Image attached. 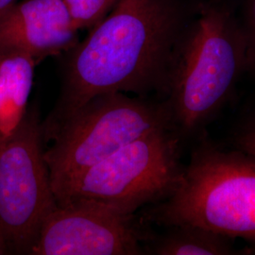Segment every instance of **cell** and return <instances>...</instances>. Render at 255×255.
I'll return each mask as SVG.
<instances>
[{
    "instance_id": "7",
    "label": "cell",
    "mask_w": 255,
    "mask_h": 255,
    "mask_svg": "<svg viewBox=\"0 0 255 255\" xmlns=\"http://www.w3.org/2000/svg\"><path fill=\"white\" fill-rule=\"evenodd\" d=\"M147 237L133 217L89 201H71L46 218L29 255H145Z\"/></svg>"
},
{
    "instance_id": "14",
    "label": "cell",
    "mask_w": 255,
    "mask_h": 255,
    "mask_svg": "<svg viewBox=\"0 0 255 255\" xmlns=\"http://www.w3.org/2000/svg\"><path fill=\"white\" fill-rule=\"evenodd\" d=\"M9 254H12V252L9 246L8 238L6 237L3 229L0 226V255Z\"/></svg>"
},
{
    "instance_id": "8",
    "label": "cell",
    "mask_w": 255,
    "mask_h": 255,
    "mask_svg": "<svg viewBox=\"0 0 255 255\" xmlns=\"http://www.w3.org/2000/svg\"><path fill=\"white\" fill-rule=\"evenodd\" d=\"M79 31L63 0H19L0 21V51H21L38 64L70 50Z\"/></svg>"
},
{
    "instance_id": "12",
    "label": "cell",
    "mask_w": 255,
    "mask_h": 255,
    "mask_svg": "<svg viewBox=\"0 0 255 255\" xmlns=\"http://www.w3.org/2000/svg\"><path fill=\"white\" fill-rule=\"evenodd\" d=\"M246 42V73L255 80V0H245L238 15Z\"/></svg>"
},
{
    "instance_id": "3",
    "label": "cell",
    "mask_w": 255,
    "mask_h": 255,
    "mask_svg": "<svg viewBox=\"0 0 255 255\" xmlns=\"http://www.w3.org/2000/svg\"><path fill=\"white\" fill-rule=\"evenodd\" d=\"M148 220L191 224L255 245V157L207 140L192 152L175 191L152 204Z\"/></svg>"
},
{
    "instance_id": "11",
    "label": "cell",
    "mask_w": 255,
    "mask_h": 255,
    "mask_svg": "<svg viewBox=\"0 0 255 255\" xmlns=\"http://www.w3.org/2000/svg\"><path fill=\"white\" fill-rule=\"evenodd\" d=\"M79 30L90 29L108 15L119 0H63Z\"/></svg>"
},
{
    "instance_id": "4",
    "label": "cell",
    "mask_w": 255,
    "mask_h": 255,
    "mask_svg": "<svg viewBox=\"0 0 255 255\" xmlns=\"http://www.w3.org/2000/svg\"><path fill=\"white\" fill-rule=\"evenodd\" d=\"M172 128L164 101L108 93L86 102L65 121L45 150L56 200L95 164L156 129Z\"/></svg>"
},
{
    "instance_id": "5",
    "label": "cell",
    "mask_w": 255,
    "mask_h": 255,
    "mask_svg": "<svg viewBox=\"0 0 255 255\" xmlns=\"http://www.w3.org/2000/svg\"><path fill=\"white\" fill-rule=\"evenodd\" d=\"M182 138L172 128L150 131L120 147L76 179L58 205L89 201L131 218L167 199L182 180Z\"/></svg>"
},
{
    "instance_id": "9",
    "label": "cell",
    "mask_w": 255,
    "mask_h": 255,
    "mask_svg": "<svg viewBox=\"0 0 255 255\" xmlns=\"http://www.w3.org/2000/svg\"><path fill=\"white\" fill-rule=\"evenodd\" d=\"M36 64L24 52L0 51V142L15 130L27 113Z\"/></svg>"
},
{
    "instance_id": "15",
    "label": "cell",
    "mask_w": 255,
    "mask_h": 255,
    "mask_svg": "<svg viewBox=\"0 0 255 255\" xmlns=\"http://www.w3.org/2000/svg\"><path fill=\"white\" fill-rule=\"evenodd\" d=\"M19 0H0V21Z\"/></svg>"
},
{
    "instance_id": "1",
    "label": "cell",
    "mask_w": 255,
    "mask_h": 255,
    "mask_svg": "<svg viewBox=\"0 0 255 255\" xmlns=\"http://www.w3.org/2000/svg\"><path fill=\"white\" fill-rule=\"evenodd\" d=\"M189 21L181 0H119L66 52L60 95L42 122L45 142L97 96H163L175 48Z\"/></svg>"
},
{
    "instance_id": "2",
    "label": "cell",
    "mask_w": 255,
    "mask_h": 255,
    "mask_svg": "<svg viewBox=\"0 0 255 255\" xmlns=\"http://www.w3.org/2000/svg\"><path fill=\"white\" fill-rule=\"evenodd\" d=\"M197 8L175 48L163 95L182 139L201 133L246 73V42L234 9L218 0Z\"/></svg>"
},
{
    "instance_id": "6",
    "label": "cell",
    "mask_w": 255,
    "mask_h": 255,
    "mask_svg": "<svg viewBox=\"0 0 255 255\" xmlns=\"http://www.w3.org/2000/svg\"><path fill=\"white\" fill-rule=\"evenodd\" d=\"M44 143L34 105L0 142V226L15 255H30L46 218L58 206Z\"/></svg>"
},
{
    "instance_id": "10",
    "label": "cell",
    "mask_w": 255,
    "mask_h": 255,
    "mask_svg": "<svg viewBox=\"0 0 255 255\" xmlns=\"http://www.w3.org/2000/svg\"><path fill=\"white\" fill-rule=\"evenodd\" d=\"M162 235L148 237L144 242L145 255H232L255 254V249L239 250L232 237L191 224L164 227Z\"/></svg>"
},
{
    "instance_id": "13",
    "label": "cell",
    "mask_w": 255,
    "mask_h": 255,
    "mask_svg": "<svg viewBox=\"0 0 255 255\" xmlns=\"http://www.w3.org/2000/svg\"><path fill=\"white\" fill-rule=\"evenodd\" d=\"M233 146L255 157V107L249 111L233 131Z\"/></svg>"
}]
</instances>
